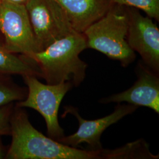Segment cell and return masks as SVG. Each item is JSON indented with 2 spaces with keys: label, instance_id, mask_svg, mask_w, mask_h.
Instances as JSON below:
<instances>
[{
  "label": "cell",
  "instance_id": "cell-1",
  "mask_svg": "<svg viewBox=\"0 0 159 159\" xmlns=\"http://www.w3.org/2000/svg\"><path fill=\"white\" fill-rule=\"evenodd\" d=\"M11 145L7 159H107L106 150H84L44 136L31 125L27 112L16 105L11 117Z\"/></svg>",
  "mask_w": 159,
  "mask_h": 159
},
{
  "label": "cell",
  "instance_id": "cell-2",
  "mask_svg": "<svg viewBox=\"0 0 159 159\" xmlns=\"http://www.w3.org/2000/svg\"><path fill=\"white\" fill-rule=\"evenodd\" d=\"M85 49L84 34L74 31L56 40L42 51L23 56L34 64L39 78L44 80L47 84H57L68 81L77 87L85 77L87 64L79 57Z\"/></svg>",
  "mask_w": 159,
  "mask_h": 159
},
{
  "label": "cell",
  "instance_id": "cell-3",
  "mask_svg": "<svg viewBox=\"0 0 159 159\" xmlns=\"http://www.w3.org/2000/svg\"><path fill=\"white\" fill-rule=\"evenodd\" d=\"M128 25L126 7L114 4L103 17L83 33L87 48L99 51L127 67L136 58L135 52L126 40Z\"/></svg>",
  "mask_w": 159,
  "mask_h": 159
},
{
  "label": "cell",
  "instance_id": "cell-4",
  "mask_svg": "<svg viewBox=\"0 0 159 159\" xmlns=\"http://www.w3.org/2000/svg\"><path fill=\"white\" fill-rule=\"evenodd\" d=\"M21 77L27 87V95L24 100L16 102V105L38 111L45 120L48 137L58 141L64 136L58 119L59 107L64 97L73 85L68 81L57 84H43L33 75Z\"/></svg>",
  "mask_w": 159,
  "mask_h": 159
},
{
  "label": "cell",
  "instance_id": "cell-5",
  "mask_svg": "<svg viewBox=\"0 0 159 159\" xmlns=\"http://www.w3.org/2000/svg\"><path fill=\"white\" fill-rule=\"evenodd\" d=\"M0 35L3 48L15 54L39 52L25 6L2 1L0 4Z\"/></svg>",
  "mask_w": 159,
  "mask_h": 159
},
{
  "label": "cell",
  "instance_id": "cell-6",
  "mask_svg": "<svg viewBox=\"0 0 159 159\" xmlns=\"http://www.w3.org/2000/svg\"><path fill=\"white\" fill-rule=\"evenodd\" d=\"M25 7L39 50L75 31L53 0H30Z\"/></svg>",
  "mask_w": 159,
  "mask_h": 159
},
{
  "label": "cell",
  "instance_id": "cell-7",
  "mask_svg": "<svg viewBox=\"0 0 159 159\" xmlns=\"http://www.w3.org/2000/svg\"><path fill=\"white\" fill-rule=\"evenodd\" d=\"M129 25L126 40L143 63L155 73L159 72V30L153 19L144 16L134 8L126 7Z\"/></svg>",
  "mask_w": 159,
  "mask_h": 159
},
{
  "label": "cell",
  "instance_id": "cell-8",
  "mask_svg": "<svg viewBox=\"0 0 159 159\" xmlns=\"http://www.w3.org/2000/svg\"><path fill=\"white\" fill-rule=\"evenodd\" d=\"M138 106L132 104H120L116 106L112 113L94 120L84 119L79 113L77 108L68 106L64 107L65 113L73 115L79 121V129L75 133L68 136H64L57 142L71 147L77 148L79 144L85 143L91 150L102 149L100 141L101 136L109 126L113 125L124 117L136 111Z\"/></svg>",
  "mask_w": 159,
  "mask_h": 159
},
{
  "label": "cell",
  "instance_id": "cell-9",
  "mask_svg": "<svg viewBox=\"0 0 159 159\" xmlns=\"http://www.w3.org/2000/svg\"><path fill=\"white\" fill-rule=\"evenodd\" d=\"M137 80L130 89L101 100L102 103L126 102L151 108L159 113V74L143 62L137 67Z\"/></svg>",
  "mask_w": 159,
  "mask_h": 159
},
{
  "label": "cell",
  "instance_id": "cell-10",
  "mask_svg": "<svg viewBox=\"0 0 159 159\" xmlns=\"http://www.w3.org/2000/svg\"><path fill=\"white\" fill-rule=\"evenodd\" d=\"M60 6L77 32L83 33L113 6L111 0H53Z\"/></svg>",
  "mask_w": 159,
  "mask_h": 159
},
{
  "label": "cell",
  "instance_id": "cell-11",
  "mask_svg": "<svg viewBox=\"0 0 159 159\" xmlns=\"http://www.w3.org/2000/svg\"><path fill=\"white\" fill-rule=\"evenodd\" d=\"M0 73L24 75H33L39 78L35 66L21 55L11 53L0 47Z\"/></svg>",
  "mask_w": 159,
  "mask_h": 159
},
{
  "label": "cell",
  "instance_id": "cell-12",
  "mask_svg": "<svg viewBox=\"0 0 159 159\" xmlns=\"http://www.w3.org/2000/svg\"><path fill=\"white\" fill-rule=\"evenodd\" d=\"M11 74L0 73V107L22 101L27 95V89L16 84Z\"/></svg>",
  "mask_w": 159,
  "mask_h": 159
},
{
  "label": "cell",
  "instance_id": "cell-13",
  "mask_svg": "<svg viewBox=\"0 0 159 159\" xmlns=\"http://www.w3.org/2000/svg\"><path fill=\"white\" fill-rule=\"evenodd\" d=\"M114 4L142 10L146 16L159 21V0H111Z\"/></svg>",
  "mask_w": 159,
  "mask_h": 159
},
{
  "label": "cell",
  "instance_id": "cell-14",
  "mask_svg": "<svg viewBox=\"0 0 159 159\" xmlns=\"http://www.w3.org/2000/svg\"><path fill=\"white\" fill-rule=\"evenodd\" d=\"M15 103H10L0 107V137L11 134V117Z\"/></svg>",
  "mask_w": 159,
  "mask_h": 159
},
{
  "label": "cell",
  "instance_id": "cell-15",
  "mask_svg": "<svg viewBox=\"0 0 159 159\" xmlns=\"http://www.w3.org/2000/svg\"><path fill=\"white\" fill-rule=\"evenodd\" d=\"M29 1L30 0H2V1H4V2H11V3L16 4L24 5V6H25Z\"/></svg>",
  "mask_w": 159,
  "mask_h": 159
},
{
  "label": "cell",
  "instance_id": "cell-16",
  "mask_svg": "<svg viewBox=\"0 0 159 159\" xmlns=\"http://www.w3.org/2000/svg\"><path fill=\"white\" fill-rule=\"evenodd\" d=\"M4 147L2 144L1 139H0V159L4 158Z\"/></svg>",
  "mask_w": 159,
  "mask_h": 159
},
{
  "label": "cell",
  "instance_id": "cell-17",
  "mask_svg": "<svg viewBox=\"0 0 159 159\" xmlns=\"http://www.w3.org/2000/svg\"><path fill=\"white\" fill-rule=\"evenodd\" d=\"M2 2V0H0V4H1ZM0 47L3 48V43H2V39L1 37V35H0Z\"/></svg>",
  "mask_w": 159,
  "mask_h": 159
}]
</instances>
